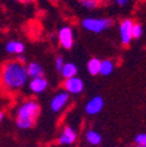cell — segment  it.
<instances>
[{
	"instance_id": "19",
	"label": "cell",
	"mask_w": 146,
	"mask_h": 147,
	"mask_svg": "<svg viewBox=\"0 0 146 147\" xmlns=\"http://www.w3.org/2000/svg\"><path fill=\"white\" fill-rule=\"evenodd\" d=\"M137 145H140L143 147H146V133H140L136 137Z\"/></svg>"
},
{
	"instance_id": "7",
	"label": "cell",
	"mask_w": 146,
	"mask_h": 147,
	"mask_svg": "<svg viewBox=\"0 0 146 147\" xmlns=\"http://www.w3.org/2000/svg\"><path fill=\"white\" fill-rule=\"evenodd\" d=\"M69 102V94L67 91H62L57 95L54 96V98L50 102V107L53 112H59L64 107V105Z\"/></svg>"
},
{
	"instance_id": "12",
	"label": "cell",
	"mask_w": 146,
	"mask_h": 147,
	"mask_svg": "<svg viewBox=\"0 0 146 147\" xmlns=\"http://www.w3.org/2000/svg\"><path fill=\"white\" fill-rule=\"evenodd\" d=\"M6 51L9 54L21 55L25 51V45L20 41H9L6 45Z\"/></svg>"
},
{
	"instance_id": "6",
	"label": "cell",
	"mask_w": 146,
	"mask_h": 147,
	"mask_svg": "<svg viewBox=\"0 0 146 147\" xmlns=\"http://www.w3.org/2000/svg\"><path fill=\"white\" fill-rule=\"evenodd\" d=\"M59 41L64 49H70L74 45V33L71 28L66 26L59 30Z\"/></svg>"
},
{
	"instance_id": "25",
	"label": "cell",
	"mask_w": 146,
	"mask_h": 147,
	"mask_svg": "<svg viewBox=\"0 0 146 147\" xmlns=\"http://www.w3.org/2000/svg\"><path fill=\"white\" fill-rule=\"evenodd\" d=\"M135 147H143V146H140V145H137V146H135Z\"/></svg>"
},
{
	"instance_id": "23",
	"label": "cell",
	"mask_w": 146,
	"mask_h": 147,
	"mask_svg": "<svg viewBox=\"0 0 146 147\" xmlns=\"http://www.w3.org/2000/svg\"><path fill=\"white\" fill-rule=\"evenodd\" d=\"M3 118H4V113H3V112H0V121L3 120Z\"/></svg>"
},
{
	"instance_id": "2",
	"label": "cell",
	"mask_w": 146,
	"mask_h": 147,
	"mask_svg": "<svg viewBox=\"0 0 146 147\" xmlns=\"http://www.w3.org/2000/svg\"><path fill=\"white\" fill-rule=\"evenodd\" d=\"M40 113V106L35 100H27L18 109L16 125L21 130H27L34 125L35 119Z\"/></svg>"
},
{
	"instance_id": "15",
	"label": "cell",
	"mask_w": 146,
	"mask_h": 147,
	"mask_svg": "<svg viewBox=\"0 0 146 147\" xmlns=\"http://www.w3.org/2000/svg\"><path fill=\"white\" fill-rule=\"evenodd\" d=\"M99 69H101V61L98 59H91L88 62V71L90 72V75H97L99 74Z\"/></svg>"
},
{
	"instance_id": "24",
	"label": "cell",
	"mask_w": 146,
	"mask_h": 147,
	"mask_svg": "<svg viewBox=\"0 0 146 147\" xmlns=\"http://www.w3.org/2000/svg\"><path fill=\"white\" fill-rule=\"evenodd\" d=\"M51 3H56V1H59V0H50Z\"/></svg>"
},
{
	"instance_id": "22",
	"label": "cell",
	"mask_w": 146,
	"mask_h": 147,
	"mask_svg": "<svg viewBox=\"0 0 146 147\" xmlns=\"http://www.w3.org/2000/svg\"><path fill=\"white\" fill-rule=\"evenodd\" d=\"M16 1H20V3H27V1H30V0H16Z\"/></svg>"
},
{
	"instance_id": "3",
	"label": "cell",
	"mask_w": 146,
	"mask_h": 147,
	"mask_svg": "<svg viewBox=\"0 0 146 147\" xmlns=\"http://www.w3.org/2000/svg\"><path fill=\"white\" fill-rule=\"evenodd\" d=\"M112 26V20L111 19H104V18H99V19H94V18H87L82 21V27L91 33H101L105 29H109Z\"/></svg>"
},
{
	"instance_id": "11",
	"label": "cell",
	"mask_w": 146,
	"mask_h": 147,
	"mask_svg": "<svg viewBox=\"0 0 146 147\" xmlns=\"http://www.w3.org/2000/svg\"><path fill=\"white\" fill-rule=\"evenodd\" d=\"M27 74H28V77L32 78H36V77H43V74L45 70L41 67V64L36 63V62H32L29 63L27 67Z\"/></svg>"
},
{
	"instance_id": "10",
	"label": "cell",
	"mask_w": 146,
	"mask_h": 147,
	"mask_svg": "<svg viewBox=\"0 0 146 147\" xmlns=\"http://www.w3.org/2000/svg\"><path fill=\"white\" fill-rule=\"evenodd\" d=\"M76 138H77L76 132L72 130L70 126H67L63 130L62 134L60 136V138H59V142L61 145H70L76 140Z\"/></svg>"
},
{
	"instance_id": "21",
	"label": "cell",
	"mask_w": 146,
	"mask_h": 147,
	"mask_svg": "<svg viewBox=\"0 0 146 147\" xmlns=\"http://www.w3.org/2000/svg\"><path fill=\"white\" fill-rule=\"evenodd\" d=\"M115 3H116L118 6L124 7V6H126L127 4H129V0H115Z\"/></svg>"
},
{
	"instance_id": "20",
	"label": "cell",
	"mask_w": 146,
	"mask_h": 147,
	"mask_svg": "<svg viewBox=\"0 0 146 147\" xmlns=\"http://www.w3.org/2000/svg\"><path fill=\"white\" fill-rule=\"evenodd\" d=\"M63 65H64V60H63V57H62V56H57V57L55 59V68H56V70H57V71H61L62 68H63Z\"/></svg>"
},
{
	"instance_id": "14",
	"label": "cell",
	"mask_w": 146,
	"mask_h": 147,
	"mask_svg": "<svg viewBox=\"0 0 146 147\" xmlns=\"http://www.w3.org/2000/svg\"><path fill=\"white\" fill-rule=\"evenodd\" d=\"M114 68H115V64L112 61L110 60H104V61H101V69H99V74H102L103 76H107L114 71Z\"/></svg>"
},
{
	"instance_id": "13",
	"label": "cell",
	"mask_w": 146,
	"mask_h": 147,
	"mask_svg": "<svg viewBox=\"0 0 146 147\" xmlns=\"http://www.w3.org/2000/svg\"><path fill=\"white\" fill-rule=\"evenodd\" d=\"M60 72L66 80L70 78V77H74L77 74V67L74 63H64V65Z\"/></svg>"
},
{
	"instance_id": "1",
	"label": "cell",
	"mask_w": 146,
	"mask_h": 147,
	"mask_svg": "<svg viewBox=\"0 0 146 147\" xmlns=\"http://www.w3.org/2000/svg\"><path fill=\"white\" fill-rule=\"evenodd\" d=\"M28 81L27 68L20 61H11L4 64L1 71L3 85L8 90H18Z\"/></svg>"
},
{
	"instance_id": "5",
	"label": "cell",
	"mask_w": 146,
	"mask_h": 147,
	"mask_svg": "<svg viewBox=\"0 0 146 147\" xmlns=\"http://www.w3.org/2000/svg\"><path fill=\"white\" fill-rule=\"evenodd\" d=\"M63 86H64V89H66V91L68 94L77 95V94H81L83 91L84 84H83V81L80 77L74 76V77L67 78L63 83Z\"/></svg>"
},
{
	"instance_id": "8",
	"label": "cell",
	"mask_w": 146,
	"mask_h": 147,
	"mask_svg": "<svg viewBox=\"0 0 146 147\" xmlns=\"http://www.w3.org/2000/svg\"><path fill=\"white\" fill-rule=\"evenodd\" d=\"M104 106V100L101 96H96L93 99H90L85 105V112L90 116H95L102 111Z\"/></svg>"
},
{
	"instance_id": "17",
	"label": "cell",
	"mask_w": 146,
	"mask_h": 147,
	"mask_svg": "<svg viewBox=\"0 0 146 147\" xmlns=\"http://www.w3.org/2000/svg\"><path fill=\"white\" fill-rule=\"evenodd\" d=\"M99 0H80V4L87 9H94L97 7Z\"/></svg>"
},
{
	"instance_id": "4",
	"label": "cell",
	"mask_w": 146,
	"mask_h": 147,
	"mask_svg": "<svg viewBox=\"0 0 146 147\" xmlns=\"http://www.w3.org/2000/svg\"><path fill=\"white\" fill-rule=\"evenodd\" d=\"M132 26H133V22L130 19H125L120 22V26H119L120 41L124 46H127L132 40Z\"/></svg>"
},
{
	"instance_id": "16",
	"label": "cell",
	"mask_w": 146,
	"mask_h": 147,
	"mask_svg": "<svg viewBox=\"0 0 146 147\" xmlns=\"http://www.w3.org/2000/svg\"><path fill=\"white\" fill-rule=\"evenodd\" d=\"M85 138H87V141L91 145H99L102 142V137L96 131H88L85 133Z\"/></svg>"
},
{
	"instance_id": "18",
	"label": "cell",
	"mask_w": 146,
	"mask_h": 147,
	"mask_svg": "<svg viewBox=\"0 0 146 147\" xmlns=\"http://www.w3.org/2000/svg\"><path fill=\"white\" fill-rule=\"evenodd\" d=\"M143 26L139 24H133L132 26V39H139L140 36L143 35Z\"/></svg>"
},
{
	"instance_id": "9",
	"label": "cell",
	"mask_w": 146,
	"mask_h": 147,
	"mask_svg": "<svg viewBox=\"0 0 146 147\" xmlns=\"http://www.w3.org/2000/svg\"><path fill=\"white\" fill-rule=\"evenodd\" d=\"M48 86V82L45 77H36V78H32L30 83H29V89L35 94H41L47 89Z\"/></svg>"
}]
</instances>
